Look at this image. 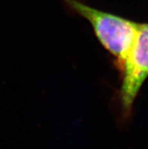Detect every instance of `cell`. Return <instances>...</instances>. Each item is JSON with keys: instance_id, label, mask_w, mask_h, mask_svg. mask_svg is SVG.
<instances>
[{"instance_id": "6da1fadb", "label": "cell", "mask_w": 148, "mask_h": 149, "mask_svg": "<svg viewBox=\"0 0 148 149\" xmlns=\"http://www.w3.org/2000/svg\"><path fill=\"white\" fill-rule=\"evenodd\" d=\"M63 2L89 22L100 43L114 58L116 68L122 70L140 24L92 8L80 0H63Z\"/></svg>"}, {"instance_id": "7a4b0ae2", "label": "cell", "mask_w": 148, "mask_h": 149, "mask_svg": "<svg viewBox=\"0 0 148 149\" xmlns=\"http://www.w3.org/2000/svg\"><path fill=\"white\" fill-rule=\"evenodd\" d=\"M120 72V104L123 117H128L143 83L148 77V23L139 24L136 37Z\"/></svg>"}]
</instances>
